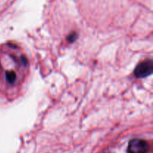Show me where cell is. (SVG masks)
Masks as SVG:
<instances>
[{
  "mask_svg": "<svg viewBox=\"0 0 153 153\" xmlns=\"http://www.w3.org/2000/svg\"><path fill=\"white\" fill-rule=\"evenodd\" d=\"M30 64L22 48L14 43L0 46V94L9 101L20 97L28 82Z\"/></svg>",
  "mask_w": 153,
  "mask_h": 153,
  "instance_id": "1",
  "label": "cell"
},
{
  "mask_svg": "<svg viewBox=\"0 0 153 153\" xmlns=\"http://www.w3.org/2000/svg\"><path fill=\"white\" fill-rule=\"evenodd\" d=\"M149 146L147 142L142 139H133L128 143V153H147Z\"/></svg>",
  "mask_w": 153,
  "mask_h": 153,
  "instance_id": "2",
  "label": "cell"
},
{
  "mask_svg": "<svg viewBox=\"0 0 153 153\" xmlns=\"http://www.w3.org/2000/svg\"><path fill=\"white\" fill-rule=\"evenodd\" d=\"M152 70V62L151 60H146L137 65L135 69V75L137 77H144L151 74Z\"/></svg>",
  "mask_w": 153,
  "mask_h": 153,
  "instance_id": "3",
  "label": "cell"
}]
</instances>
